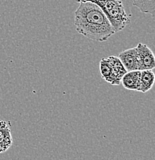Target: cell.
I'll return each mask as SVG.
<instances>
[{
	"mask_svg": "<svg viewBox=\"0 0 155 160\" xmlns=\"http://www.w3.org/2000/svg\"><path fill=\"white\" fill-rule=\"evenodd\" d=\"M77 2H90L99 6L110 22L115 32L124 29L130 22L129 16L125 11L123 0H76Z\"/></svg>",
	"mask_w": 155,
	"mask_h": 160,
	"instance_id": "7a4b0ae2",
	"label": "cell"
},
{
	"mask_svg": "<svg viewBox=\"0 0 155 160\" xmlns=\"http://www.w3.org/2000/svg\"><path fill=\"white\" fill-rule=\"evenodd\" d=\"M140 76L141 71L139 70L127 72L121 79L123 86L128 90L138 92L140 87Z\"/></svg>",
	"mask_w": 155,
	"mask_h": 160,
	"instance_id": "52a82bcc",
	"label": "cell"
},
{
	"mask_svg": "<svg viewBox=\"0 0 155 160\" xmlns=\"http://www.w3.org/2000/svg\"><path fill=\"white\" fill-rule=\"evenodd\" d=\"M10 126V122L0 120V153L7 151L13 144Z\"/></svg>",
	"mask_w": 155,
	"mask_h": 160,
	"instance_id": "8992f818",
	"label": "cell"
},
{
	"mask_svg": "<svg viewBox=\"0 0 155 160\" xmlns=\"http://www.w3.org/2000/svg\"><path fill=\"white\" fill-rule=\"evenodd\" d=\"M124 68L127 72L138 70L137 54L136 47L124 50L118 56Z\"/></svg>",
	"mask_w": 155,
	"mask_h": 160,
	"instance_id": "277c9868",
	"label": "cell"
},
{
	"mask_svg": "<svg viewBox=\"0 0 155 160\" xmlns=\"http://www.w3.org/2000/svg\"><path fill=\"white\" fill-rule=\"evenodd\" d=\"M138 70H152L155 67V57L151 49L144 43H138L136 47Z\"/></svg>",
	"mask_w": 155,
	"mask_h": 160,
	"instance_id": "3957f363",
	"label": "cell"
},
{
	"mask_svg": "<svg viewBox=\"0 0 155 160\" xmlns=\"http://www.w3.org/2000/svg\"><path fill=\"white\" fill-rule=\"evenodd\" d=\"M107 59L112 69V79L111 84L113 86H118L121 84L123 76L127 71L117 56H111L107 58Z\"/></svg>",
	"mask_w": 155,
	"mask_h": 160,
	"instance_id": "5b68a950",
	"label": "cell"
},
{
	"mask_svg": "<svg viewBox=\"0 0 155 160\" xmlns=\"http://www.w3.org/2000/svg\"><path fill=\"white\" fill-rule=\"evenodd\" d=\"M100 70H101V76L106 82H111L112 79V69L111 66L108 61L107 58H104L100 63Z\"/></svg>",
	"mask_w": 155,
	"mask_h": 160,
	"instance_id": "30bf717a",
	"label": "cell"
},
{
	"mask_svg": "<svg viewBox=\"0 0 155 160\" xmlns=\"http://www.w3.org/2000/svg\"><path fill=\"white\" fill-rule=\"evenodd\" d=\"M155 81L154 73L152 70H142L140 76V92L145 93L149 91L154 86Z\"/></svg>",
	"mask_w": 155,
	"mask_h": 160,
	"instance_id": "ba28073f",
	"label": "cell"
},
{
	"mask_svg": "<svg viewBox=\"0 0 155 160\" xmlns=\"http://www.w3.org/2000/svg\"><path fill=\"white\" fill-rule=\"evenodd\" d=\"M133 5L141 12L148 13L154 18L155 16V0H133Z\"/></svg>",
	"mask_w": 155,
	"mask_h": 160,
	"instance_id": "9c48e42d",
	"label": "cell"
},
{
	"mask_svg": "<svg viewBox=\"0 0 155 160\" xmlns=\"http://www.w3.org/2000/svg\"><path fill=\"white\" fill-rule=\"evenodd\" d=\"M74 24L80 34L96 42H105L115 32L101 8L90 2H80L74 12Z\"/></svg>",
	"mask_w": 155,
	"mask_h": 160,
	"instance_id": "6da1fadb",
	"label": "cell"
}]
</instances>
